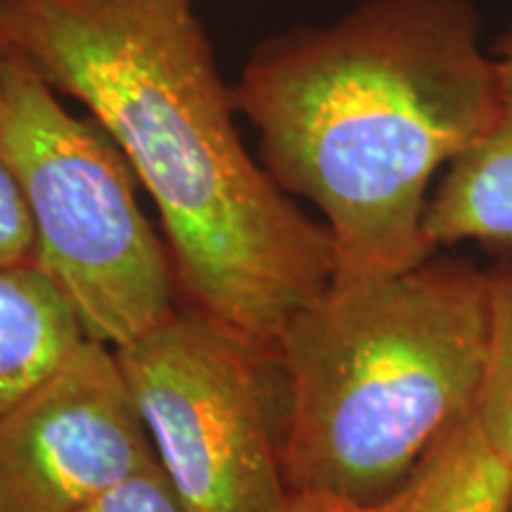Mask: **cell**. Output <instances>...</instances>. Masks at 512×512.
Wrapping results in <instances>:
<instances>
[{
    "label": "cell",
    "instance_id": "7",
    "mask_svg": "<svg viewBox=\"0 0 512 512\" xmlns=\"http://www.w3.org/2000/svg\"><path fill=\"white\" fill-rule=\"evenodd\" d=\"M491 55L498 72L496 114L432 190L425 235L434 249L463 242L512 249V27Z\"/></svg>",
    "mask_w": 512,
    "mask_h": 512
},
{
    "label": "cell",
    "instance_id": "2",
    "mask_svg": "<svg viewBox=\"0 0 512 512\" xmlns=\"http://www.w3.org/2000/svg\"><path fill=\"white\" fill-rule=\"evenodd\" d=\"M233 98L273 181L323 214L332 280L354 283L439 252L432 183L489 128L498 72L472 0H363L259 43Z\"/></svg>",
    "mask_w": 512,
    "mask_h": 512
},
{
    "label": "cell",
    "instance_id": "11",
    "mask_svg": "<svg viewBox=\"0 0 512 512\" xmlns=\"http://www.w3.org/2000/svg\"><path fill=\"white\" fill-rule=\"evenodd\" d=\"M76 512H188V508L157 460L102 491Z\"/></svg>",
    "mask_w": 512,
    "mask_h": 512
},
{
    "label": "cell",
    "instance_id": "13",
    "mask_svg": "<svg viewBox=\"0 0 512 512\" xmlns=\"http://www.w3.org/2000/svg\"><path fill=\"white\" fill-rule=\"evenodd\" d=\"M275 512H370V508L323 494H290Z\"/></svg>",
    "mask_w": 512,
    "mask_h": 512
},
{
    "label": "cell",
    "instance_id": "10",
    "mask_svg": "<svg viewBox=\"0 0 512 512\" xmlns=\"http://www.w3.org/2000/svg\"><path fill=\"white\" fill-rule=\"evenodd\" d=\"M489 356L477 415L498 453L512 467V249L486 268Z\"/></svg>",
    "mask_w": 512,
    "mask_h": 512
},
{
    "label": "cell",
    "instance_id": "12",
    "mask_svg": "<svg viewBox=\"0 0 512 512\" xmlns=\"http://www.w3.org/2000/svg\"><path fill=\"white\" fill-rule=\"evenodd\" d=\"M36 266V230L22 185L0 155V271Z\"/></svg>",
    "mask_w": 512,
    "mask_h": 512
},
{
    "label": "cell",
    "instance_id": "3",
    "mask_svg": "<svg viewBox=\"0 0 512 512\" xmlns=\"http://www.w3.org/2000/svg\"><path fill=\"white\" fill-rule=\"evenodd\" d=\"M273 349L287 491L375 505L477 411L489 356L486 271L434 254L396 275L332 280Z\"/></svg>",
    "mask_w": 512,
    "mask_h": 512
},
{
    "label": "cell",
    "instance_id": "4",
    "mask_svg": "<svg viewBox=\"0 0 512 512\" xmlns=\"http://www.w3.org/2000/svg\"><path fill=\"white\" fill-rule=\"evenodd\" d=\"M0 155L27 197L36 266L83 335L119 349L174 313V261L140 209L124 152L98 121L64 110L19 53L0 107Z\"/></svg>",
    "mask_w": 512,
    "mask_h": 512
},
{
    "label": "cell",
    "instance_id": "14",
    "mask_svg": "<svg viewBox=\"0 0 512 512\" xmlns=\"http://www.w3.org/2000/svg\"><path fill=\"white\" fill-rule=\"evenodd\" d=\"M12 64H15V50H12L8 46V41H5V38L0 36V107H3L5 91H8Z\"/></svg>",
    "mask_w": 512,
    "mask_h": 512
},
{
    "label": "cell",
    "instance_id": "8",
    "mask_svg": "<svg viewBox=\"0 0 512 512\" xmlns=\"http://www.w3.org/2000/svg\"><path fill=\"white\" fill-rule=\"evenodd\" d=\"M370 512H512V467L477 411L453 425Z\"/></svg>",
    "mask_w": 512,
    "mask_h": 512
},
{
    "label": "cell",
    "instance_id": "5",
    "mask_svg": "<svg viewBox=\"0 0 512 512\" xmlns=\"http://www.w3.org/2000/svg\"><path fill=\"white\" fill-rule=\"evenodd\" d=\"M114 354L188 512H275L287 501L273 347L183 304Z\"/></svg>",
    "mask_w": 512,
    "mask_h": 512
},
{
    "label": "cell",
    "instance_id": "1",
    "mask_svg": "<svg viewBox=\"0 0 512 512\" xmlns=\"http://www.w3.org/2000/svg\"><path fill=\"white\" fill-rule=\"evenodd\" d=\"M0 36L124 152L183 304L275 347L328 290L335 242L249 155L192 0H0Z\"/></svg>",
    "mask_w": 512,
    "mask_h": 512
},
{
    "label": "cell",
    "instance_id": "9",
    "mask_svg": "<svg viewBox=\"0 0 512 512\" xmlns=\"http://www.w3.org/2000/svg\"><path fill=\"white\" fill-rule=\"evenodd\" d=\"M83 335L38 266L0 271V415L62 363Z\"/></svg>",
    "mask_w": 512,
    "mask_h": 512
},
{
    "label": "cell",
    "instance_id": "6",
    "mask_svg": "<svg viewBox=\"0 0 512 512\" xmlns=\"http://www.w3.org/2000/svg\"><path fill=\"white\" fill-rule=\"evenodd\" d=\"M152 463L117 354L83 337L0 415V512H76Z\"/></svg>",
    "mask_w": 512,
    "mask_h": 512
}]
</instances>
